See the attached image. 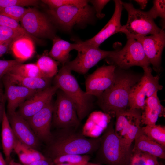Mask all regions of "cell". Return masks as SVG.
<instances>
[{"instance_id":"1","label":"cell","mask_w":165,"mask_h":165,"mask_svg":"<svg viewBox=\"0 0 165 165\" xmlns=\"http://www.w3.org/2000/svg\"><path fill=\"white\" fill-rule=\"evenodd\" d=\"M116 67L114 82L97 97V103L103 112L115 114L117 112L129 108L130 90L141 78Z\"/></svg>"},{"instance_id":"2","label":"cell","mask_w":165,"mask_h":165,"mask_svg":"<svg viewBox=\"0 0 165 165\" xmlns=\"http://www.w3.org/2000/svg\"><path fill=\"white\" fill-rule=\"evenodd\" d=\"M73 129H63V132L52 139L49 148V158L68 154L88 155L97 151L100 145V137L87 138Z\"/></svg>"},{"instance_id":"3","label":"cell","mask_w":165,"mask_h":165,"mask_svg":"<svg viewBox=\"0 0 165 165\" xmlns=\"http://www.w3.org/2000/svg\"><path fill=\"white\" fill-rule=\"evenodd\" d=\"M100 138L94 163L102 165H129L132 150L116 134L112 121Z\"/></svg>"},{"instance_id":"4","label":"cell","mask_w":165,"mask_h":165,"mask_svg":"<svg viewBox=\"0 0 165 165\" xmlns=\"http://www.w3.org/2000/svg\"><path fill=\"white\" fill-rule=\"evenodd\" d=\"M54 85L63 91L74 103L78 118L82 121L89 112L91 107L90 97L80 87L71 71L64 65L54 79Z\"/></svg>"},{"instance_id":"5","label":"cell","mask_w":165,"mask_h":165,"mask_svg":"<svg viewBox=\"0 0 165 165\" xmlns=\"http://www.w3.org/2000/svg\"><path fill=\"white\" fill-rule=\"evenodd\" d=\"M47 14L52 22L61 29L70 31L76 25L85 26L94 21L95 12L89 5L82 7L63 6L48 9Z\"/></svg>"},{"instance_id":"6","label":"cell","mask_w":165,"mask_h":165,"mask_svg":"<svg viewBox=\"0 0 165 165\" xmlns=\"http://www.w3.org/2000/svg\"><path fill=\"white\" fill-rule=\"evenodd\" d=\"M122 3L128 12V18L126 24L122 26L119 32L125 34L127 39L136 40L149 34L158 33L161 31L162 29L156 25L147 12L136 9L131 3L122 1Z\"/></svg>"},{"instance_id":"7","label":"cell","mask_w":165,"mask_h":165,"mask_svg":"<svg viewBox=\"0 0 165 165\" xmlns=\"http://www.w3.org/2000/svg\"><path fill=\"white\" fill-rule=\"evenodd\" d=\"M106 60L111 65L123 70L134 66L142 68L148 67L150 64L141 43L133 38L128 39L126 44L121 49L112 51Z\"/></svg>"},{"instance_id":"8","label":"cell","mask_w":165,"mask_h":165,"mask_svg":"<svg viewBox=\"0 0 165 165\" xmlns=\"http://www.w3.org/2000/svg\"><path fill=\"white\" fill-rule=\"evenodd\" d=\"M144 73L139 81L131 89L129 95L130 109L143 110L146 100L163 86L159 83V77L153 76L149 67L143 68Z\"/></svg>"},{"instance_id":"9","label":"cell","mask_w":165,"mask_h":165,"mask_svg":"<svg viewBox=\"0 0 165 165\" xmlns=\"http://www.w3.org/2000/svg\"><path fill=\"white\" fill-rule=\"evenodd\" d=\"M56 93L57 99L53 104L52 124L61 129L78 127L80 121L74 103L61 90L58 89Z\"/></svg>"},{"instance_id":"10","label":"cell","mask_w":165,"mask_h":165,"mask_svg":"<svg viewBox=\"0 0 165 165\" xmlns=\"http://www.w3.org/2000/svg\"><path fill=\"white\" fill-rule=\"evenodd\" d=\"M21 26L31 36L37 38L52 39L56 36L53 23L47 15L35 8H28L20 21Z\"/></svg>"},{"instance_id":"11","label":"cell","mask_w":165,"mask_h":165,"mask_svg":"<svg viewBox=\"0 0 165 165\" xmlns=\"http://www.w3.org/2000/svg\"><path fill=\"white\" fill-rule=\"evenodd\" d=\"M141 114L140 110L130 108L118 111L115 113V132L130 147L141 127Z\"/></svg>"},{"instance_id":"12","label":"cell","mask_w":165,"mask_h":165,"mask_svg":"<svg viewBox=\"0 0 165 165\" xmlns=\"http://www.w3.org/2000/svg\"><path fill=\"white\" fill-rule=\"evenodd\" d=\"M75 50L78 52L76 57L64 65L71 71L81 74L86 73L91 68L102 59L107 57L112 51H108L92 47H80L77 43Z\"/></svg>"},{"instance_id":"13","label":"cell","mask_w":165,"mask_h":165,"mask_svg":"<svg viewBox=\"0 0 165 165\" xmlns=\"http://www.w3.org/2000/svg\"><path fill=\"white\" fill-rule=\"evenodd\" d=\"M116 68L113 65H103L88 75L85 81L86 93L97 97L100 96L113 84Z\"/></svg>"},{"instance_id":"14","label":"cell","mask_w":165,"mask_h":165,"mask_svg":"<svg viewBox=\"0 0 165 165\" xmlns=\"http://www.w3.org/2000/svg\"><path fill=\"white\" fill-rule=\"evenodd\" d=\"M115 9L112 17L104 27L96 35L85 41H79L77 43L80 47L98 48L100 45L111 36L119 32L122 25L121 18L123 5L122 1L114 0Z\"/></svg>"},{"instance_id":"15","label":"cell","mask_w":165,"mask_h":165,"mask_svg":"<svg viewBox=\"0 0 165 165\" xmlns=\"http://www.w3.org/2000/svg\"><path fill=\"white\" fill-rule=\"evenodd\" d=\"M136 40L142 44L145 56L153 69L159 72L161 68V57L165 46V32L164 29L159 33L146 36Z\"/></svg>"},{"instance_id":"16","label":"cell","mask_w":165,"mask_h":165,"mask_svg":"<svg viewBox=\"0 0 165 165\" xmlns=\"http://www.w3.org/2000/svg\"><path fill=\"white\" fill-rule=\"evenodd\" d=\"M53 104L52 101L39 112L26 120L39 141L50 142Z\"/></svg>"},{"instance_id":"17","label":"cell","mask_w":165,"mask_h":165,"mask_svg":"<svg viewBox=\"0 0 165 165\" xmlns=\"http://www.w3.org/2000/svg\"><path fill=\"white\" fill-rule=\"evenodd\" d=\"M58 89L54 85L38 91L20 106L17 113L27 120L52 101L53 96Z\"/></svg>"},{"instance_id":"18","label":"cell","mask_w":165,"mask_h":165,"mask_svg":"<svg viewBox=\"0 0 165 165\" xmlns=\"http://www.w3.org/2000/svg\"><path fill=\"white\" fill-rule=\"evenodd\" d=\"M6 114L16 138L22 143L37 150L40 141L27 121L16 111Z\"/></svg>"},{"instance_id":"19","label":"cell","mask_w":165,"mask_h":165,"mask_svg":"<svg viewBox=\"0 0 165 165\" xmlns=\"http://www.w3.org/2000/svg\"><path fill=\"white\" fill-rule=\"evenodd\" d=\"M2 80L7 101V113L16 111V109L25 101L40 91L30 89L13 84L3 78H2Z\"/></svg>"},{"instance_id":"20","label":"cell","mask_w":165,"mask_h":165,"mask_svg":"<svg viewBox=\"0 0 165 165\" xmlns=\"http://www.w3.org/2000/svg\"><path fill=\"white\" fill-rule=\"evenodd\" d=\"M132 152H146L162 159L165 158V147L151 139L143 132L141 127L134 138Z\"/></svg>"},{"instance_id":"21","label":"cell","mask_w":165,"mask_h":165,"mask_svg":"<svg viewBox=\"0 0 165 165\" xmlns=\"http://www.w3.org/2000/svg\"><path fill=\"white\" fill-rule=\"evenodd\" d=\"M143 110L141 114V122L146 125L156 124L159 117L164 116L165 109L161 104L157 92L146 100Z\"/></svg>"},{"instance_id":"22","label":"cell","mask_w":165,"mask_h":165,"mask_svg":"<svg viewBox=\"0 0 165 165\" xmlns=\"http://www.w3.org/2000/svg\"><path fill=\"white\" fill-rule=\"evenodd\" d=\"M9 47L16 59L23 62L31 58L35 52L33 39L26 35L21 36L14 40Z\"/></svg>"},{"instance_id":"23","label":"cell","mask_w":165,"mask_h":165,"mask_svg":"<svg viewBox=\"0 0 165 165\" xmlns=\"http://www.w3.org/2000/svg\"><path fill=\"white\" fill-rule=\"evenodd\" d=\"M52 40L53 46L48 54L58 63L64 65L70 61L69 53L75 49L77 44L71 43L56 36Z\"/></svg>"},{"instance_id":"24","label":"cell","mask_w":165,"mask_h":165,"mask_svg":"<svg viewBox=\"0 0 165 165\" xmlns=\"http://www.w3.org/2000/svg\"><path fill=\"white\" fill-rule=\"evenodd\" d=\"M2 78L13 84L34 90H41L50 86V79L42 77H23L8 72Z\"/></svg>"},{"instance_id":"25","label":"cell","mask_w":165,"mask_h":165,"mask_svg":"<svg viewBox=\"0 0 165 165\" xmlns=\"http://www.w3.org/2000/svg\"><path fill=\"white\" fill-rule=\"evenodd\" d=\"M1 138L2 146L6 162L11 160V155L13 149L16 137L11 127L5 110L2 121Z\"/></svg>"},{"instance_id":"26","label":"cell","mask_w":165,"mask_h":165,"mask_svg":"<svg viewBox=\"0 0 165 165\" xmlns=\"http://www.w3.org/2000/svg\"><path fill=\"white\" fill-rule=\"evenodd\" d=\"M13 149L23 165H28L46 157L36 149L22 143L16 138Z\"/></svg>"},{"instance_id":"27","label":"cell","mask_w":165,"mask_h":165,"mask_svg":"<svg viewBox=\"0 0 165 165\" xmlns=\"http://www.w3.org/2000/svg\"><path fill=\"white\" fill-rule=\"evenodd\" d=\"M57 63L46 51L38 58L36 64L42 77L51 79L58 72Z\"/></svg>"},{"instance_id":"28","label":"cell","mask_w":165,"mask_h":165,"mask_svg":"<svg viewBox=\"0 0 165 165\" xmlns=\"http://www.w3.org/2000/svg\"><path fill=\"white\" fill-rule=\"evenodd\" d=\"M9 72L23 77H43L36 63L18 64L14 66Z\"/></svg>"},{"instance_id":"29","label":"cell","mask_w":165,"mask_h":165,"mask_svg":"<svg viewBox=\"0 0 165 165\" xmlns=\"http://www.w3.org/2000/svg\"><path fill=\"white\" fill-rule=\"evenodd\" d=\"M148 138L165 147V127L156 124L146 125L141 127Z\"/></svg>"},{"instance_id":"30","label":"cell","mask_w":165,"mask_h":165,"mask_svg":"<svg viewBox=\"0 0 165 165\" xmlns=\"http://www.w3.org/2000/svg\"><path fill=\"white\" fill-rule=\"evenodd\" d=\"M90 158L88 155L68 154L58 156L51 159L54 164L66 163L75 165H86Z\"/></svg>"},{"instance_id":"31","label":"cell","mask_w":165,"mask_h":165,"mask_svg":"<svg viewBox=\"0 0 165 165\" xmlns=\"http://www.w3.org/2000/svg\"><path fill=\"white\" fill-rule=\"evenodd\" d=\"M157 158L146 152H132L129 165H157Z\"/></svg>"},{"instance_id":"32","label":"cell","mask_w":165,"mask_h":165,"mask_svg":"<svg viewBox=\"0 0 165 165\" xmlns=\"http://www.w3.org/2000/svg\"><path fill=\"white\" fill-rule=\"evenodd\" d=\"M50 9H53L63 6H75L84 7L88 5L89 1L86 0H43Z\"/></svg>"},{"instance_id":"33","label":"cell","mask_w":165,"mask_h":165,"mask_svg":"<svg viewBox=\"0 0 165 165\" xmlns=\"http://www.w3.org/2000/svg\"><path fill=\"white\" fill-rule=\"evenodd\" d=\"M23 35L31 37L20 31L0 26V45L11 43L15 39Z\"/></svg>"},{"instance_id":"34","label":"cell","mask_w":165,"mask_h":165,"mask_svg":"<svg viewBox=\"0 0 165 165\" xmlns=\"http://www.w3.org/2000/svg\"><path fill=\"white\" fill-rule=\"evenodd\" d=\"M28 8L20 6H12L4 8L0 10V15L12 18L19 22L28 10Z\"/></svg>"},{"instance_id":"35","label":"cell","mask_w":165,"mask_h":165,"mask_svg":"<svg viewBox=\"0 0 165 165\" xmlns=\"http://www.w3.org/2000/svg\"><path fill=\"white\" fill-rule=\"evenodd\" d=\"M148 16L154 19L159 17L165 20V1L154 0L153 1V6L151 9L147 12Z\"/></svg>"},{"instance_id":"36","label":"cell","mask_w":165,"mask_h":165,"mask_svg":"<svg viewBox=\"0 0 165 165\" xmlns=\"http://www.w3.org/2000/svg\"><path fill=\"white\" fill-rule=\"evenodd\" d=\"M39 1L36 0H0V10L9 6H37Z\"/></svg>"},{"instance_id":"37","label":"cell","mask_w":165,"mask_h":165,"mask_svg":"<svg viewBox=\"0 0 165 165\" xmlns=\"http://www.w3.org/2000/svg\"><path fill=\"white\" fill-rule=\"evenodd\" d=\"M0 26L20 31L30 36L33 39H35L28 34L19 22L5 16L0 15Z\"/></svg>"},{"instance_id":"38","label":"cell","mask_w":165,"mask_h":165,"mask_svg":"<svg viewBox=\"0 0 165 165\" xmlns=\"http://www.w3.org/2000/svg\"><path fill=\"white\" fill-rule=\"evenodd\" d=\"M22 61L16 59L13 60H0V79L8 73L15 65L22 63Z\"/></svg>"},{"instance_id":"39","label":"cell","mask_w":165,"mask_h":165,"mask_svg":"<svg viewBox=\"0 0 165 165\" xmlns=\"http://www.w3.org/2000/svg\"><path fill=\"white\" fill-rule=\"evenodd\" d=\"M110 1L108 0H92L89 1L93 6L97 17L99 18H103L105 14L102 12V10L107 3Z\"/></svg>"},{"instance_id":"40","label":"cell","mask_w":165,"mask_h":165,"mask_svg":"<svg viewBox=\"0 0 165 165\" xmlns=\"http://www.w3.org/2000/svg\"><path fill=\"white\" fill-rule=\"evenodd\" d=\"M2 85V79H0V124L2 123L4 112L5 110V105L6 101Z\"/></svg>"},{"instance_id":"41","label":"cell","mask_w":165,"mask_h":165,"mask_svg":"<svg viewBox=\"0 0 165 165\" xmlns=\"http://www.w3.org/2000/svg\"><path fill=\"white\" fill-rule=\"evenodd\" d=\"M28 165H54V164L51 159L46 157L44 159L37 161Z\"/></svg>"},{"instance_id":"42","label":"cell","mask_w":165,"mask_h":165,"mask_svg":"<svg viewBox=\"0 0 165 165\" xmlns=\"http://www.w3.org/2000/svg\"><path fill=\"white\" fill-rule=\"evenodd\" d=\"M11 43L0 45V57L7 52Z\"/></svg>"},{"instance_id":"43","label":"cell","mask_w":165,"mask_h":165,"mask_svg":"<svg viewBox=\"0 0 165 165\" xmlns=\"http://www.w3.org/2000/svg\"><path fill=\"white\" fill-rule=\"evenodd\" d=\"M135 1L139 4L141 9H142L145 8L148 2L146 0H136Z\"/></svg>"},{"instance_id":"44","label":"cell","mask_w":165,"mask_h":165,"mask_svg":"<svg viewBox=\"0 0 165 165\" xmlns=\"http://www.w3.org/2000/svg\"><path fill=\"white\" fill-rule=\"evenodd\" d=\"M0 165H6V161L4 159L0 151Z\"/></svg>"},{"instance_id":"45","label":"cell","mask_w":165,"mask_h":165,"mask_svg":"<svg viewBox=\"0 0 165 165\" xmlns=\"http://www.w3.org/2000/svg\"><path fill=\"white\" fill-rule=\"evenodd\" d=\"M8 165H23L20 163L14 162L13 160H10Z\"/></svg>"},{"instance_id":"46","label":"cell","mask_w":165,"mask_h":165,"mask_svg":"<svg viewBox=\"0 0 165 165\" xmlns=\"http://www.w3.org/2000/svg\"><path fill=\"white\" fill-rule=\"evenodd\" d=\"M86 165H102L101 164L97 163H91L89 162L87 163Z\"/></svg>"},{"instance_id":"47","label":"cell","mask_w":165,"mask_h":165,"mask_svg":"<svg viewBox=\"0 0 165 165\" xmlns=\"http://www.w3.org/2000/svg\"><path fill=\"white\" fill-rule=\"evenodd\" d=\"M54 165H74V164H72L68 163H58L57 164H54Z\"/></svg>"},{"instance_id":"48","label":"cell","mask_w":165,"mask_h":165,"mask_svg":"<svg viewBox=\"0 0 165 165\" xmlns=\"http://www.w3.org/2000/svg\"><path fill=\"white\" fill-rule=\"evenodd\" d=\"M157 165H164L162 163H159V164Z\"/></svg>"}]
</instances>
